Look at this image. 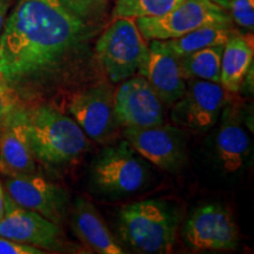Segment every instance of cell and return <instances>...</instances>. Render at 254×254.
<instances>
[{
  "label": "cell",
  "mask_w": 254,
  "mask_h": 254,
  "mask_svg": "<svg viewBox=\"0 0 254 254\" xmlns=\"http://www.w3.org/2000/svg\"><path fill=\"white\" fill-rule=\"evenodd\" d=\"M93 34L60 0H19L0 34V78L19 98L53 87L80 71Z\"/></svg>",
  "instance_id": "cell-1"
},
{
  "label": "cell",
  "mask_w": 254,
  "mask_h": 254,
  "mask_svg": "<svg viewBox=\"0 0 254 254\" xmlns=\"http://www.w3.org/2000/svg\"><path fill=\"white\" fill-rule=\"evenodd\" d=\"M27 132L36 160L49 166L72 163L88 148L77 122L51 105L27 109Z\"/></svg>",
  "instance_id": "cell-2"
},
{
  "label": "cell",
  "mask_w": 254,
  "mask_h": 254,
  "mask_svg": "<svg viewBox=\"0 0 254 254\" xmlns=\"http://www.w3.org/2000/svg\"><path fill=\"white\" fill-rule=\"evenodd\" d=\"M180 215L165 200L148 199L127 205L119 213L123 240L139 253H168L176 243Z\"/></svg>",
  "instance_id": "cell-3"
},
{
  "label": "cell",
  "mask_w": 254,
  "mask_h": 254,
  "mask_svg": "<svg viewBox=\"0 0 254 254\" xmlns=\"http://www.w3.org/2000/svg\"><path fill=\"white\" fill-rule=\"evenodd\" d=\"M91 184L99 194L122 198L145 189L151 171L145 159L126 140L109 146L91 165Z\"/></svg>",
  "instance_id": "cell-4"
},
{
  "label": "cell",
  "mask_w": 254,
  "mask_h": 254,
  "mask_svg": "<svg viewBox=\"0 0 254 254\" xmlns=\"http://www.w3.org/2000/svg\"><path fill=\"white\" fill-rule=\"evenodd\" d=\"M147 52V44L134 19H114L95 44V56L112 82L131 78Z\"/></svg>",
  "instance_id": "cell-5"
},
{
  "label": "cell",
  "mask_w": 254,
  "mask_h": 254,
  "mask_svg": "<svg viewBox=\"0 0 254 254\" xmlns=\"http://www.w3.org/2000/svg\"><path fill=\"white\" fill-rule=\"evenodd\" d=\"M227 11L212 0H184L161 17L138 18L136 26L148 40H170L211 24L231 23Z\"/></svg>",
  "instance_id": "cell-6"
},
{
  "label": "cell",
  "mask_w": 254,
  "mask_h": 254,
  "mask_svg": "<svg viewBox=\"0 0 254 254\" xmlns=\"http://www.w3.org/2000/svg\"><path fill=\"white\" fill-rule=\"evenodd\" d=\"M184 94L173 105L171 119L178 127L204 132L218 122L226 105V92L220 84L202 79H187Z\"/></svg>",
  "instance_id": "cell-7"
},
{
  "label": "cell",
  "mask_w": 254,
  "mask_h": 254,
  "mask_svg": "<svg viewBox=\"0 0 254 254\" xmlns=\"http://www.w3.org/2000/svg\"><path fill=\"white\" fill-rule=\"evenodd\" d=\"M125 140L140 154L164 171H177L186 160V134L179 127L154 125L125 128Z\"/></svg>",
  "instance_id": "cell-8"
},
{
  "label": "cell",
  "mask_w": 254,
  "mask_h": 254,
  "mask_svg": "<svg viewBox=\"0 0 254 254\" xmlns=\"http://www.w3.org/2000/svg\"><path fill=\"white\" fill-rule=\"evenodd\" d=\"M182 236L187 246L198 251L234 250L239 240L231 214L217 204L195 208L187 218Z\"/></svg>",
  "instance_id": "cell-9"
},
{
  "label": "cell",
  "mask_w": 254,
  "mask_h": 254,
  "mask_svg": "<svg viewBox=\"0 0 254 254\" xmlns=\"http://www.w3.org/2000/svg\"><path fill=\"white\" fill-rule=\"evenodd\" d=\"M114 116L125 128L160 125L164 123V104L145 78L124 81L113 93Z\"/></svg>",
  "instance_id": "cell-10"
},
{
  "label": "cell",
  "mask_w": 254,
  "mask_h": 254,
  "mask_svg": "<svg viewBox=\"0 0 254 254\" xmlns=\"http://www.w3.org/2000/svg\"><path fill=\"white\" fill-rule=\"evenodd\" d=\"M69 112L85 134L97 142L109 141L119 125L114 116L113 92L98 82L72 98Z\"/></svg>",
  "instance_id": "cell-11"
},
{
  "label": "cell",
  "mask_w": 254,
  "mask_h": 254,
  "mask_svg": "<svg viewBox=\"0 0 254 254\" xmlns=\"http://www.w3.org/2000/svg\"><path fill=\"white\" fill-rule=\"evenodd\" d=\"M0 237L45 250L63 247L59 225L18 205L6 193L5 212L0 220Z\"/></svg>",
  "instance_id": "cell-12"
},
{
  "label": "cell",
  "mask_w": 254,
  "mask_h": 254,
  "mask_svg": "<svg viewBox=\"0 0 254 254\" xmlns=\"http://www.w3.org/2000/svg\"><path fill=\"white\" fill-rule=\"evenodd\" d=\"M6 193L23 207L43 215L60 225L67 213L68 196L62 187L49 182L39 174L8 177Z\"/></svg>",
  "instance_id": "cell-13"
},
{
  "label": "cell",
  "mask_w": 254,
  "mask_h": 254,
  "mask_svg": "<svg viewBox=\"0 0 254 254\" xmlns=\"http://www.w3.org/2000/svg\"><path fill=\"white\" fill-rule=\"evenodd\" d=\"M138 71L165 105H173L186 90L187 79L180 58L171 51L166 40H151Z\"/></svg>",
  "instance_id": "cell-14"
},
{
  "label": "cell",
  "mask_w": 254,
  "mask_h": 254,
  "mask_svg": "<svg viewBox=\"0 0 254 254\" xmlns=\"http://www.w3.org/2000/svg\"><path fill=\"white\" fill-rule=\"evenodd\" d=\"M0 172L7 177L37 173L27 132V109L19 104L0 128Z\"/></svg>",
  "instance_id": "cell-15"
},
{
  "label": "cell",
  "mask_w": 254,
  "mask_h": 254,
  "mask_svg": "<svg viewBox=\"0 0 254 254\" xmlns=\"http://www.w3.org/2000/svg\"><path fill=\"white\" fill-rule=\"evenodd\" d=\"M221 125L215 135V154L219 164L228 173L245 166L251 154L250 136L241 124V116L234 107L224 106Z\"/></svg>",
  "instance_id": "cell-16"
},
{
  "label": "cell",
  "mask_w": 254,
  "mask_h": 254,
  "mask_svg": "<svg viewBox=\"0 0 254 254\" xmlns=\"http://www.w3.org/2000/svg\"><path fill=\"white\" fill-rule=\"evenodd\" d=\"M72 227L80 241L91 252L123 254L125 251L105 224L99 211L86 199L78 198L72 213Z\"/></svg>",
  "instance_id": "cell-17"
},
{
  "label": "cell",
  "mask_w": 254,
  "mask_h": 254,
  "mask_svg": "<svg viewBox=\"0 0 254 254\" xmlns=\"http://www.w3.org/2000/svg\"><path fill=\"white\" fill-rule=\"evenodd\" d=\"M252 65V40L234 33L224 45L221 56L220 85L225 91L238 93Z\"/></svg>",
  "instance_id": "cell-18"
},
{
  "label": "cell",
  "mask_w": 254,
  "mask_h": 254,
  "mask_svg": "<svg viewBox=\"0 0 254 254\" xmlns=\"http://www.w3.org/2000/svg\"><path fill=\"white\" fill-rule=\"evenodd\" d=\"M234 33L236 32L232 28L231 23L211 24L189 32L182 37L166 40V43L174 55L182 58L206 47L225 45Z\"/></svg>",
  "instance_id": "cell-19"
},
{
  "label": "cell",
  "mask_w": 254,
  "mask_h": 254,
  "mask_svg": "<svg viewBox=\"0 0 254 254\" xmlns=\"http://www.w3.org/2000/svg\"><path fill=\"white\" fill-rule=\"evenodd\" d=\"M224 45L198 50L180 58L186 79H202L220 84L221 56Z\"/></svg>",
  "instance_id": "cell-20"
},
{
  "label": "cell",
  "mask_w": 254,
  "mask_h": 254,
  "mask_svg": "<svg viewBox=\"0 0 254 254\" xmlns=\"http://www.w3.org/2000/svg\"><path fill=\"white\" fill-rule=\"evenodd\" d=\"M183 1L184 0H117L112 17L113 19L161 17Z\"/></svg>",
  "instance_id": "cell-21"
},
{
  "label": "cell",
  "mask_w": 254,
  "mask_h": 254,
  "mask_svg": "<svg viewBox=\"0 0 254 254\" xmlns=\"http://www.w3.org/2000/svg\"><path fill=\"white\" fill-rule=\"evenodd\" d=\"M226 11L238 26L252 32L254 28V0H230Z\"/></svg>",
  "instance_id": "cell-22"
},
{
  "label": "cell",
  "mask_w": 254,
  "mask_h": 254,
  "mask_svg": "<svg viewBox=\"0 0 254 254\" xmlns=\"http://www.w3.org/2000/svg\"><path fill=\"white\" fill-rule=\"evenodd\" d=\"M19 104H20V98L17 92L4 79L0 78V128Z\"/></svg>",
  "instance_id": "cell-23"
},
{
  "label": "cell",
  "mask_w": 254,
  "mask_h": 254,
  "mask_svg": "<svg viewBox=\"0 0 254 254\" xmlns=\"http://www.w3.org/2000/svg\"><path fill=\"white\" fill-rule=\"evenodd\" d=\"M69 11L82 19H88L97 14L104 4V0H60Z\"/></svg>",
  "instance_id": "cell-24"
},
{
  "label": "cell",
  "mask_w": 254,
  "mask_h": 254,
  "mask_svg": "<svg viewBox=\"0 0 254 254\" xmlns=\"http://www.w3.org/2000/svg\"><path fill=\"white\" fill-rule=\"evenodd\" d=\"M41 249L0 237V254H41Z\"/></svg>",
  "instance_id": "cell-25"
},
{
  "label": "cell",
  "mask_w": 254,
  "mask_h": 254,
  "mask_svg": "<svg viewBox=\"0 0 254 254\" xmlns=\"http://www.w3.org/2000/svg\"><path fill=\"white\" fill-rule=\"evenodd\" d=\"M12 2H13V0H0V34H1L2 28H4Z\"/></svg>",
  "instance_id": "cell-26"
},
{
  "label": "cell",
  "mask_w": 254,
  "mask_h": 254,
  "mask_svg": "<svg viewBox=\"0 0 254 254\" xmlns=\"http://www.w3.org/2000/svg\"><path fill=\"white\" fill-rule=\"evenodd\" d=\"M5 196H6V190L2 186L1 182H0V220H1L2 215L5 212Z\"/></svg>",
  "instance_id": "cell-27"
},
{
  "label": "cell",
  "mask_w": 254,
  "mask_h": 254,
  "mask_svg": "<svg viewBox=\"0 0 254 254\" xmlns=\"http://www.w3.org/2000/svg\"><path fill=\"white\" fill-rule=\"evenodd\" d=\"M212 1L215 2V4L219 5V6H220V7H222V8L225 9V11H226L228 1H230V0H212Z\"/></svg>",
  "instance_id": "cell-28"
}]
</instances>
